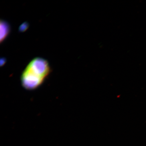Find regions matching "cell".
<instances>
[{"label":"cell","instance_id":"277c9868","mask_svg":"<svg viewBox=\"0 0 146 146\" xmlns=\"http://www.w3.org/2000/svg\"><path fill=\"white\" fill-rule=\"evenodd\" d=\"M6 61L7 60L5 59V58L4 57L1 58V60H0V65H1V66L4 65L6 63Z\"/></svg>","mask_w":146,"mask_h":146},{"label":"cell","instance_id":"6da1fadb","mask_svg":"<svg viewBox=\"0 0 146 146\" xmlns=\"http://www.w3.org/2000/svg\"><path fill=\"white\" fill-rule=\"evenodd\" d=\"M51 72L50 65L47 60L40 57L35 58L22 74V86L27 90H35L42 84Z\"/></svg>","mask_w":146,"mask_h":146},{"label":"cell","instance_id":"3957f363","mask_svg":"<svg viewBox=\"0 0 146 146\" xmlns=\"http://www.w3.org/2000/svg\"><path fill=\"white\" fill-rule=\"evenodd\" d=\"M29 25L27 22H25L20 25L19 28V31L20 32L23 33L25 32L29 28Z\"/></svg>","mask_w":146,"mask_h":146},{"label":"cell","instance_id":"7a4b0ae2","mask_svg":"<svg viewBox=\"0 0 146 146\" xmlns=\"http://www.w3.org/2000/svg\"><path fill=\"white\" fill-rule=\"evenodd\" d=\"M0 41L1 43L4 41L10 34L11 27L9 23L3 20H1L0 22Z\"/></svg>","mask_w":146,"mask_h":146}]
</instances>
